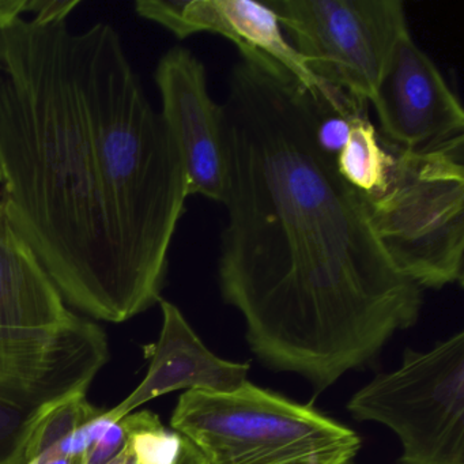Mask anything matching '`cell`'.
I'll use <instances>...</instances> for the list:
<instances>
[{
  "label": "cell",
  "instance_id": "obj_1",
  "mask_svg": "<svg viewBox=\"0 0 464 464\" xmlns=\"http://www.w3.org/2000/svg\"><path fill=\"white\" fill-rule=\"evenodd\" d=\"M238 53L221 105L219 290L252 353L319 393L417 324L423 290L396 270L320 142L314 97L270 56Z\"/></svg>",
  "mask_w": 464,
  "mask_h": 464
},
{
  "label": "cell",
  "instance_id": "obj_2",
  "mask_svg": "<svg viewBox=\"0 0 464 464\" xmlns=\"http://www.w3.org/2000/svg\"><path fill=\"white\" fill-rule=\"evenodd\" d=\"M0 202L67 304L111 323L151 308L105 195L67 21L0 29Z\"/></svg>",
  "mask_w": 464,
  "mask_h": 464
},
{
  "label": "cell",
  "instance_id": "obj_3",
  "mask_svg": "<svg viewBox=\"0 0 464 464\" xmlns=\"http://www.w3.org/2000/svg\"><path fill=\"white\" fill-rule=\"evenodd\" d=\"M81 89L124 256L146 300H161L188 195L180 151L146 96L118 32H75Z\"/></svg>",
  "mask_w": 464,
  "mask_h": 464
},
{
  "label": "cell",
  "instance_id": "obj_4",
  "mask_svg": "<svg viewBox=\"0 0 464 464\" xmlns=\"http://www.w3.org/2000/svg\"><path fill=\"white\" fill-rule=\"evenodd\" d=\"M107 360L102 328L69 311L0 202V401L36 414L88 392Z\"/></svg>",
  "mask_w": 464,
  "mask_h": 464
},
{
  "label": "cell",
  "instance_id": "obj_5",
  "mask_svg": "<svg viewBox=\"0 0 464 464\" xmlns=\"http://www.w3.org/2000/svg\"><path fill=\"white\" fill-rule=\"evenodd\" d=\"M387 149L392 159L384 186L361 197L377 240L420 289L461 286L464 135L423 150Z\"/></svg>",
  "mask_w": 464,
  "mask_h": 464
},
{
  "label": "cell",
  "instance_id": "obj_6",
  "mask_svg": "<svg viewBox=\"0 0 464 464\" xmlns=\"http://www.w3.org/2000/svg\"><path fill=\"white\" fill-rule=\"evenodd\" d=\"M170 426L205 464H350L361 450L349 426L249 380L233 392L186 391Z\"/></svg>",
  "mask_w": 464,
  "mask_h": 464
},
{
  "label": "cell",
  "instance_id": "obj_7",
  "mask_svg": "<svg viewBox=\"0 0 464 464\" xmlns=\"http://www.w3.org/2000/svg\"><path fill=\"white\" fill-rule=\"evenodd\" d=\"M347 411L398 436V464H464L463 331L426 352L407 349L398 369L350 398Z\"/></svg>",
  "mask_w": 464,
  "mask_h": 464
},
{
  "label": "cell",
  "instance_id": "obj_8",
  "mask_svg": "<svg viewBox=\"0 0 464 464\" xmlns=\"http://www.w3.org/2000/svg\"><path fill=\"white\" fill-rule=\"evenodd\" d=\"M290 44L328 88L371 104L391 53L410 32L401 0H268Z\"/></svg>",
  "mask_w": 464,
  "mask_h": 464
},
{
  "label": "cell",
  "instance_id": "obj_9",
  "mask_svg": "<svg viewBox=\"0 0 464 464\" xmlns=\"http://www.w3.org/2000/svg\"><path fill=\"white\" fill-rule=\"evenodd\" d=\"M371 104L387 148L423 150L464 135L458 97L410 32L396 43Z\"/></svg>",
  "mask_w": 464,
  "mask_h": 464
},
{
  "label": "cell",
  "instance_id": "obj_10",
  "mask_svg": "<svg viewBox=\"0 0 464 464\" xmlns=\"http://www.w3.org/2000/svg\"><path fill=\"white\" fill-rule=\"evenodd\" d=\"M154 81L161 96V113L186 169L188 195L224 203L227 156L221 105L208 93L202 62L183 47L160 59Z\"/></svg>",
  "mask_w": 464,
  "mask_h": 464
},
{
  "label": "cell",
  "instance_id": "obj_11",
  "mask_svg": "<svg viewBox=\"0 0 464 464\" xmlns=\"http://www.w3.org/2000/svg\"><path fill=\"white\" fill-rule=\"evenodd\" d=\"M135 12L183 40L198 34L227 37L237 48L265 53L286 69L314 100L339 104L344 93L320 83L285 36L278 18L252 0H138Z\"/></svg>",
  "mask_w": 464,
  "mask_h": 464
},
{
  "label": "cell",
  "instance_id": "obj_12",
  "mask_svg": "<svg viewBox=\"0 0 464 464\" xmlns=\"http://www.w3.org/2000/svg\"><path fill=\"white\" fill-rule=\"evenodd\" d=\"M162 327L149 349L148 373L137 388L113 409L104 411L112 422L173 391L227 393L248 382L249 365L214 354L175 304L160 300Z\"/></svg>",
  "mask_w": 464,
  "mask_h": 464
},
{
  "label": "cell",
  "instance_id": "obj_13",
  "mask_svg": "<svg viewBox=\"0 0 464 464\" xmlns=\"http://www.w3.org/2000/svg\"><path fill=\"white\" fill-rule=\"evenodd\" d=\"M334 159L342 178L360 197H369L382 188L392 154L380 140L368 110L350 116L346 140Z\"/></svg>",
  "mask_w": 464,
  "mask_h": 464
},
{
  "label": "cell",
  "instance_id": "obj_14",
  "mask_svg": "<svg viewBox=\"0 0 464 464\" xmlns=\"http://www.w3.org/2000/svg\"><path fill=\"white\" fill-rule=\"evenodd\" d=\"M131 431L123 450L107 464H178L192 447L175 430L165 428L154 412H131Z\"/></svg>",
  "mask_w": 464,
  "mask_h": 464
},
{
  "label": "cell",
  "instance_id": "obj_15",
  "mask_svg": "<svg viewBox=\"0 0 464 464\" xmlns=\"http://www.w3.org/2000/svg\"><path fill=\"white\" fill-rule=\"evenodd\" d=\"M102 414L86 393L69 396L43 410L34 423L25 450V464L53 450Z\"/></svg>",
  "mask_w": 464,
  "mask_h": 464
},
{
  "label": "cell",
  "instance_id": "obj_16",
  "mask_svg": "<svg viewBox=\"0 0 464 464\" xmlns=\"http://www.w3.org/2000/svg\"><path fill=\"white\" fill-rule=\"evenodd\" d=\"M42 411L31 414L0 401V464H25L26 444Z\"/></svg>",
  "mask_w": 464,
  "mask_h": 464
},
{
  "label": "cell",
  "instance_id": "obj_17",
  "mask_svg": "<svg viewBox=\"0 0 464 464\" xmlns=\"http://www.w3.org/2000/svg\"><path fill=\"white\" fill-rule=\"evenodd\" d=\"M28 12H31V0H0V29L12 25Z\"/></svg>",
  "mask_w": 464,
  "mask_h": 464
},
{
  "label": "cell",
  "instance_id": "obj_18",
  "mask_svg": "<svg viewBox=\"0 0 464 464\" xmlns=\"http://www.w3.org/2000/svg\"><path fill=\"white\" fill-rule=\"evenodd\" d=\"M48 464H74V459L72 458H61L56 460L51 461Z\"/></svg>",
  "mask_w": 464,
  "mask_h": 464
},
{
  "label": "cell",
  "instance_id": "obj_19",
  "mask_svg": "<svg viewBox=\"0 0 464 464\" xmlns=\"http://www.w3.org/2000/svg\"><path fill=\"white\" fill-rule=\"evenodd\" d=\"M350 464H355V463H350Z\"/></svg>",
  "mask_w": 464,
  "mask_h": 464
}]
</instances>
